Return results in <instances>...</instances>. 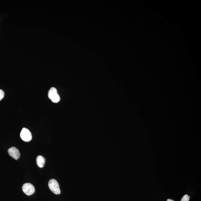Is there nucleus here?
<instances>
[{"label": "nucleus", "instance_id": "nucleus-1", "mask_svg": "<svg viewBox=\"0 0 201 201\" xmlns=\"http://www.w3.org/2000/svg\"><path fill=\"white\" fill-rule=\"evenodd\" d=\"M48 185L50 190L53 193L56 194H59L60 193L59 184L55 179L50 180L48 182Z\"/></svg>", "mask_w": 201, "mask_h": 201}, {"label": "nucleus", "instance_id": "nucleus-2", "mask_svg": "<svg viewBox=\"0 0 201 201\" xmlns=\"http://www.w3.org/2000/svg\"><path fill=\"white\" fill-rule=\"evenodd\" d=\"M48 97L53 103H58L60 101V97L56 89L54 87L50 89L48 91Z\"/></svg>", "mask_w": 201, "mask_h": 201}, {"label": "nucleus", "instance_id": "nucleus-3", "mask_svg": "<svg viewBox=\"0 0 201 201\" xmlns=\"http://www.w3.org/2000/svg\"><path fill=\"white\" fill-rule=\"evenodd\" d=\"M20 137L22 139L26 142L30 141L32 138L31 132L27 129L26 128H23L22 130L20 133Z\"/></svg>", "mask_w": 201, "mask_h": 201}, {"label": "nucleus", "instance_id": "nucleus-4", "mask_svg": "<svg viewBox=\"0 0 201 201\" xmlns=\"http://www.w3.org/2000/svg\"><path fill=\"white\" fill-rule=\"evenodd\" d=\"M22 189L24 193L27 196L32 195L35 192L34 186L30 183H27L23 184Z\"/></svg>", "mask_w": 201, "mask_h": 201}, {"label": "nucleus", "instance_id": "nucleus-5", "mask_svg": "<svg viewBox=\"0 0 201 201\" xmlns=\"http://www.w3.org/2000/svg\"><path fill=\"white\" fill-rule=\"evenodd\" d=\"M8 152L10 156L15 160H17L20 157V153L19 150L16 147H12L10 148L8 150Z\"/></svg>", "mask_w": 201, "mask_h": 201}, {"label": "nucleus", "instance_id": "nucleus-6", "mask_svg": "<svg viewBox=\"0 0 201 201\" xmlns=\"http://www.w3.org/2000/svg\"><path fill=\"white\" fill-rule=\"evenodd\" d=\"M38 167L40 168H43L44 166L45 162H46V159L42 156H38L36 159Z\"/></svg>", "mask_w": 201, "mask_h": 201}, {"label": "nucleus", "instance_id": "nucleus-7", "mask_svg": "<svg viewBox=\"0 0 201 201\" xmlns=\"http://www.w3.org/2000/svg\"><path fill=\"white\" fill-rule=\"evenodd\" d=\"M190 199V197L187 195V194H186V195H184L183 197L182 198L181 201H189Z\"/></svg>", "mask_w": 201, "mask_h": 201}, {"label": "nucleus", "instance_id": "nucleus-8", "mask_svg": "<svg viewBox=\"0 0 201 201\" xmlns=\"http://www.w3.org/2000/svg\"><path fill=\"white\" fill-rule=\"evenodd\" d=\"M5 93L3 90H0V100H1L4 97Z\"/></svg>", "mask_w": 201, "mask_h": 201}, {"label": "nucleus", "instance_id": "nucleus-9", "mask_svg": "<svg viewBox=\"0 0 201 201\" xmlns=\"http://www.w3.org/2000/svg\"><path fill=\"white\" fill-rule=\"evenodd\" d=\"M167 201H174L173 200H171V199H168Z\"/></svg>", "mask_w": 201, "mask_h": 201}]
</instances>
